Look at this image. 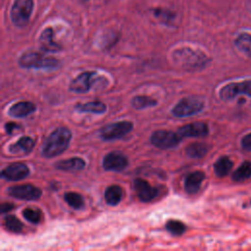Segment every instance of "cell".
<instances>
[{
    "mask_svg": "<svg viewBox=\"0 0 251 251\" xmlns=\"http://www.w3.org/2000/svg\"><path fill=\"white\" fill-rule=\"evenodd\" d=\"M72 131L66 126L56 127L45 139L41 154L46 158L56 157L65 152L71 142Z\"/></svg>",
    "mask_w": 251,
    "mask_h": 251,
    "instance_id": "cell-1",
    "label": "cell"
},
{
    "mask_svg": "<svg viewBox=\"0 0 251 251\" xmlns=\"http://www.w3.org/2000/svg\"><path fill=\"white\" fill-rule=\"evenodd\" d=\"M172 57L176 65L187 72L203 70L209 63L208 57L203 52L188 47L175 50Z\"/></svg>",
    "mask_w": 251,
    "mask_h": 251,
    "instance_id": "cell-2",
    "label": "cell"
},
{
    "mask_svg": "<svg viewBox=\"0 0 251 251\" xmlns=\"http://www.w3.org/2000/svg\"><path fill=\"white\" fill-rule=\"evenodd\" d=\"M60 62L53 57H45L38 52H25L19 59V65L25 69H55Z\"/></svg>",
    "mask_w": 251,
    "mask_h": 251,
    "instance_id": "cell-3",
    "label": "cell"
},
{
    "mask_svg": "<svg viewBox=\"0 0 251 251\" xmlns=\"http://www.w3.org/2000/svg\"><path fill=\"white\" fill-rule=\"evenodd\" d=\"M204 108V102L197 97L189 96L181 98L172 109V114L176 118L190 117L200 113Z\"/></svg>",
    "mask_w": 251,
    "mask_h": 251,
    "instance_id": "cell-4",
    "label": "cell"
},
{
    "mask_svg": "<svg viewBox=\"0 0 251 251\" xmlns=\"http://www.w3.org/2000/svg\"><path fill=\"white\" fill-rule=\"evenodd\" d=\"M133 129V124L129 121H120L111 123L99 130L100 137L105 141H112L125 137Z\"/></svg>",
    "mask_w": 251,
    "mask_h": 251,
    "instance_id": "cell-5",
    "label": "cell"
},
{
    "mask_svg": "<svg viewBox=\"0 0 251 251\" xmlns=\"http://www.w3.org/2000/svg\"><path fill=\"white\" fill-rule=\"evenodd\" d=\"M33 0H15L11 10V20L16 26L23 27L29 22Z\"/></svg>",
    "mask_w": 251,
    "mask_h": 251,
    "instance_id": "cell-6",
    "label": "cell"
},
{
    "mask_svg": "<svg viewBox=\"0 0 251 251\" xmlns=\"http://www.w3.org/2000/svg\"><path fill=\"white\" fill-rule=\"evenodd\" d=\"M101 76L98 75L96 72H83L76 75L70 83L69 90L75 93H85L88 92L96 81L100 80Z\"/></svg>",
    "mask_w": 251,
    "mask_h": 251,
    "instance_id": "cell-7",
    "label": "cell"
},
{
    "mask_svg": "<svg viewBox=\"0 0 251 251\" xmlns=\"http://www.w3.org/2000/svg\"><path fill=\"white\" fill-rule=\"evenodd\" d=\"M181 138L177 132L166 129L155 130L150 136V142L159 149H171L177 146Z\"/></svg>",
    "mask_w": 251,
    "mask_h": 251,
    "instance_id": "cell-8",
    "label": "cell"
},
{
    "mask_svg": "<svg viewBox=\"0 0 251 251\" xmlns=\"http://www.w3.org/2000/svg\"><path fill=\"white\" fill-rule=\"evenodd\" d=\"M219 95L224 101L232 100L238 95H246L251 97V79L228 83L221 88Z\"/></svg>",
    "mask_w": 251,
    "mask_h": 251,
    "instance_id": "cell-9",
    "label": "cell"
},
{
    "mask_svg": "<svg viewBox=\"0 0 251 251\" xmlns=\"http://www.w3.org/2000/svg\"><path fill=\"white\" fill-rule=\"evenodd\" d=\"M7 193L14 198L20 199V200H27V201H33L37 200L42 195V190L29 183L25 184H19L10 186L7 189Z\"/></svg>",
    "mask_w": 251,
    "mask_h": 251,
    "instance_id": "cell-10",
    "label": "cell"
},
{
    "mask_svg": "<svg viewBox=\"0 0 251 251\" xmlns=\"http://www.w3.org/2000/svg\"><path fill=\"white\" fill-rule=\"evenodd\" d=\"M128 165V160L125 154L120 151H112L105 155L102 161V166L105 171L120 173L123 172Z\"/></svg>",
    "mask_w": 251,
    "mask_h": 251,
    "instance_id": "cell-11",
    "label": "cell"
},
{
    "mask_svg": "<svg viewBox=\"0 0 251 251\" xmlns=\"http://www.w3.org/2000/svg\"><path fill=\"white\" fill-rule=\"evenodd\" d=\"M29 175V168L25 163H14L1 171V177L9 181H18Z\"/></svg>",
    "mask_w": 251,
    "mask_h": 251,
    "instance_id": "cell-12",
    "label": "cell"
},
{
    "mask_svg": "<svg viewBox=\"0 0 251 251\" xmlns=\"http://www.w3.org/2000/svg\"><path fill=\"white\" fill-rule=\"evenodd\" d=\"M133 188L136 195L142 202H150L155 199L159 194V190L157 187L152 186L147 180L142 178L134 179Z\"/></svg>",
    "mask_w": 251,
    "mask_h": 251,
    "instance_id": "cell-13",
    "label": "cell"
},
{
    "mask_svg": "<svg viewBox=\"0 0 251 251\" xmlns=\"http://www.w3.org/2000/svg\"><path fill=\"white\" fill-rule=\"evenodd\" d=\"M176 132L181 139L185 137H204L208 135L209 127L203 122H193L179 127Z\"/></svg>",
    "mask_w": 251,
    "mask_h": 251,
    "instance_id": "cell-14",
    "label": "cell"
},
{
    "mask_svg": "<svg viewBox=\"0 0 251 251\" xmlns=\"http://www.w3.org/2000/svg\"><path fill=\"white\" fill-rule=\"evenodd\" d=\"M36 106L30 101H20L18 103L13 104L9 110H8V115L13 117V118H25L31 113L35 112Z\"/></svg>",
    "mask_w": 251,
    "mask_h": 251,
    "instance_id": "cell-15",
    "label": "cell"
},
{
    "mask_svg": "<svg viewBox=\"0 0 251 251\" xmlns=\"http://www.w3.org/2000/svg\"><path fill=\"white\" fill-rule=\"evenodd\" d=\"M204 179H205V174L202 171H195L188 174L184 178L185 191L188 194L197 193Z\"/></svg>",
    "mask_w": 251,
    "mask_h": 251,
    "instance_id": "cell-16",
    "label": "cell"
},
{
    "mask_svg": "<svg viewBox=\"0 0 251 251\" xmlns=\"http://www.w3.org/2000/svg\"><path fill=\"white\" fill-rule=\"evenodd\" d=\"M40 48L45 52L55 53L62 49L61 45L53 40V29L51 27H46L39 36Z\"/></svg>",
    "mask_w": 251,
    "mask_h": 251,
    "instance_id": "cell-17",
    "label": "cell"
},
{
    "mask_svg": "<svg viewBox=\"0 0 251 251\" xmlns=\"http://www.w3.org/2000/svg\"><path fill=\"white\" fill-rule=\"evenodd\" d=\"M85 161L79 157H73L66 160H60L54 164L57 170L65 172H77L85 168Z\"/></svg>",
    "mask_w": 251,
    "mask_h": 251,
    "instance_id": "cell-18",
    "label": "cell"
},
{
    "mask_svg": "<svg viewBox=\"0 0 251 251\" xmlns=\"http://www.w3.org/2000/svg\"><path fill=\"white\" fill-rule=\"evenodd\" d=\"M35 141L30 136H22L18 141L9 146V152L13 154H28L32 151Z\"/></svg>",
    "mask_w": 251,
    "mask_h": 251,
    "instance_id": "cell-19",
    "label": "cell"
},
{
    "mask_svg": "<svg viewBox=\"0 0 251 251\" xmlns=\"http://www.w3.org/2000/svg\"><path fill=\"white\" fill-rule=\"evenodd\" d=\"M75 109L79 113H92V114H104L107 111V106L101 101H90L87 103H77Z\"/></svg>",
    "mask_w": 251,
    "mask_h": 251,
    "instance_id": "cell-20",
    "label": "cell"
},
{
    "mask_svg": "<svg viewBox=\"0 0 251 251\" xmlns=\"http://www.w3.org/2000/svg\"><path fill=\"white\" fill-rule=\"evenodd\" d=\"M123 195V188L117 184H112L108 186L104 192L105 201L110 206H117L122 201Z\"/></svg>",
    "mask_w": 251,
    "mask_h": 251,
    "instance_id": "cell-21",
    "label": "cell"
},
{
    "mask_svg": "<svg viewBox=\"0 0 251 251\" xmlns=\"http://www.w3.org/2000/svg\"><path fill=\"white\" fill-rule=\"evenodd\" d=\"M232 166H233V162L228 157L223 156L219 158L214 164L215 174L220 177L226 176L231 171Z\"/></svg>",
    "mask_w": 251,
    "mask_h": 251,
    "instance_id": "cell-22",
    "label": "cell"
},
{
    "mask_svg": "<svg viewBox=\"0 0 251 251\" xmlns=\"http://www.w3.org/2000/svg\"><path fill=\"white\" fill-rule=\"evenodd\" d=\"M207 152L208 145L203 142H194L185 148V153L190 158H203Z\"/></svg>",
    "mask_w": 251,
    "mask_h": 251,
    "instance_id": "cell-23",
    "label": "cell"
},
{
    "mask_svg": "<svg viewBox=\"0 0 251 251\" xmlns=\"http://www.w3.org/2000/svg\"><path fill=\"white\" fill-rule=\"evenodd\" d=\"M157 104V100L146 95H136L131 99V106L136 110H143L146 108L154 107Z\"/></svg>",
    "mask_w": 251,
    "mask_h": 251,
    "instance_id": "cell-24",
    "label": "cell"
},
{
    "mask_svg": "<svg viewBox=\"0 0 251 251\" xmlns=\"http://www.w3.org/2000/svg\"><path fill=\"white\" fill-rule=\"evenodd\" d=\"M251 176V162H243L232 174L231 177L234 181H243Z\"/></svg>",
    "mask_w": 251,
    "mask_h": 251,
    "instance_id": "cell-25",
    "label": "cell"
},
{
    "mask_svg": "<svg viewBox=\"0 0 251 251\" xmlns=\"http://www.w3.org/2000/svg\"><path fill=\"white\" fill-rule=\"evenodd\" d=\"M235 45L244 54L251 56V34L247 32L240 33L235 39Z\"/></svg>",
    "mask_w": 251,
    "mask_h": 251,
    "instance_id": "cell-26",
    "label": "cell"
},
{
    "mask_svg": "<svg viewBox=\"0 0 251 251\" xmlns=\"http://www.w3.org/2000/svg\"><path fill=\"white\" fill-rule=\"evenodd\" d=\"M64 199L69 204V206H71L73 209L79 210L84 206L83 197L76 192H73V191L66 192L64 194Z\"/></svg>",
    "mask_w": 251,
    "mask_h": 251,
    "instance_id": "cell-27",
    "label": "cell"
},
{
    "mask_svg": "<svg viewBox=\"0 0 251 251\" xmlns=\"http://www.w3.org/2000/svg\"><path fill=\"white\" fill-rule=\"evenodd\" d=\"M4 226L9 231L14 233H20L24 228V224L14 215H7L4 218Z\"/></svg>",
    "mask_w": 251,
    "mask_h": 251,
    "instance_id": "cell-28",
    "label": "cell"
},
{
    "mask_svg": "<svg viewBox=\"0 0 251 251\" xmlns=\"http://www.w3.org/2000/svg\"><path fill=\"white\" fill-rule=\"evenodd\" d=\"M165 227L171 234H173L175 236L182 235L187 229L186 226L178 220H169L166 223Z\"/></svg>",
    "mask_w": 251,
    "mask_h": 251,
    "instance_id": "cell-29",
    "label": "cell"
},
{
    "mask_svg": "<svg viewBox=\"0 0 251 251\" xmlns=\"http://www.w3.org/2000/svg\"><path fill=\"white\" fill-rule=\"evenodd\" d=\"M23 217L29 223L31 224H39L42 218L41 212L37 209H33V208H25L23 211Z\"/></svg>",
    "mask_w": 251,
    "mask_h": 251,
    "instance_id": "cell-30",
    "label": "cell"
},
{
    "mask_svg": "<svg viewBox=\"0 0 251 251\" xmlns=\"http://www.w3.org/2000/svg\"><path fill=\"white\" fill-rule=\"evenodd\" d=\"M241 146L245 150H251V132L246 134L241 140Z\"/></svg>",
    "mask_w": 251,
    "mask_h": 251,
    "instance_id": "cell-31",
    "label": "cell"
},
{
    "mask_svg": "<svg viewBox=\"0 0 251 251\" xmlns=\"http://www.w3.org/2000/svg\"><path fill=\"white\" fill-rule=\"evenodd\" d=\"M4 128L6 130V132L8 134H12L13 130L14 129H17V128H20V126L16 123H13V122H9V123H6L5 126H4Z\"/></svg>",
    "mask_w": 251,
    "mask_h": 251,
    "instance_id": "cell-32",
    "label": "cell"
},
{
    "mask_svg": "<svg viewBox=\"0 0 251 251\" xmlns=\"http://www.w3.org/2000/svg\"><path fill=\"white\" fill-rule=\"evenodd\" d=\"M12 209H14L13 204H11V203H2L0 211H1V213H7V212L11 211Z\"/></svg>",
    "mask_w": 251,
    "mask_h": 251,
    "instance_id": "cell-33",
    "label": "cell"
},
{
    "mask_svg": "<svg viewBox=\"0 0 251 251\" xmlns=\"http://www.w3.org/2000/svg\"><path fill=\"white\" fill-rule=\"evenodd\" d=\"M83 1H86V0H83Z\"/></svg>",
    "mask_w": 251,
    "mask_h": 251,
    "instance_id": "cell-34",
    "label": "cell"
}]
</instances>
